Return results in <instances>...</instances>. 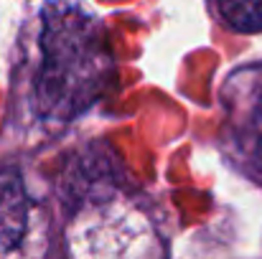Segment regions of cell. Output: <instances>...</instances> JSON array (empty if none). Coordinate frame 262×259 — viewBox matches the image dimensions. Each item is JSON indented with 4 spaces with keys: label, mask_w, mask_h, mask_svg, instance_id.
<instances>
[{
    "label": "cell",
    "mask_w": 262,
    "mask_h": 259,
    "mask_svg": "<svg viewBox=\"0 0 262 259\" xmlns=\"http://www.w3.org/2000/svg\"><path fill=\"white\" fill-rule=\"evenodd\" d=\"M28 198L18 171H0V249H10L26 231Z\"/></svg>",
    "instance_id": "2"
},
{
    "label": "cell",
    "mask_w": 262,
    "mask_h": 259,
    "mask_svg": "<svg viewBox=\"0 0 262 259\" xmlns=\"http://www.w3.org/2000/svg\"><path fill=\"white\" fill-rule=\"evenodd\" d=\"M222 18L245 33L262 31V0H216Z\"/></svg>",
    "instance_id": "3"
},
{
    "label": "cell",
    "mask_w": 262,
    "mask_h": 259,
    "mask_svg": "<svg viewBox=\"0 0 262 259\" xmlns=\"http://www.w3.org/2000/svg\"><path fill=\"white\" fill-rule=\"evenodd\" d=\"M257 132H260V140H262V104L257 109Z\"/></svg>",
    "instance_id": "4"
},
{
    "label": "cell",
    "mask_w": 262,
    "mask_h": 259,
    "mask_svg": "<svg viewBox=\"0 0 262 259\" xmlns=\"http://www.w3.org/2000/svg\"><path fill=\"white\" fill-rule=\"evenodd\" d=\"M41 69L36 104L43 114L69 120L89 107L112 79V54L94 18L69 5H51L41 20Z\"/></svg>",
    "instance_id": "1"
}]
</instances>
